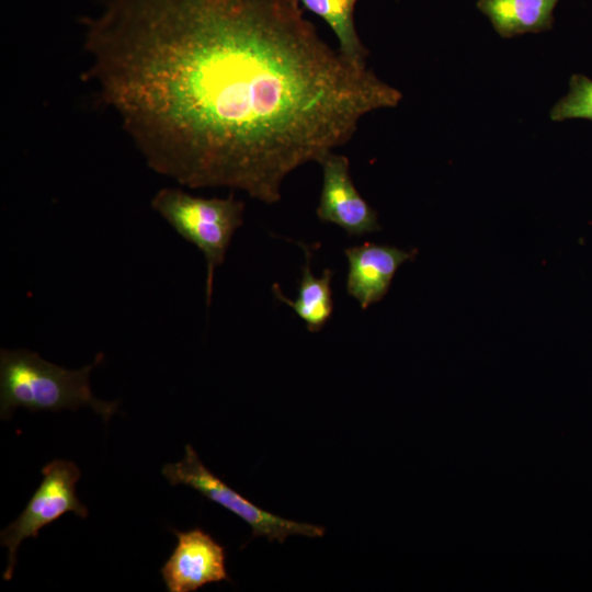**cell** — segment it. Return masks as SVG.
Listing matches in <instances>:
<instances>
[{"mask_svg": "<svg viewBox=\"0 0 592 592\" xmlns=\"http://www.w3.org/2000/svg\"><path fill=\"white\" fill-rule=\"evenodd\" d=\"M42 474L43 480L22 513L0 533V543L9 550L3 572L5 581L13 577L16 551L25 538H36L44 526L67 512L82 519L89 514L88 508L80 502L76 493L81 473L75 463L55 459L43 467Z\"/></svg>", "mask_w": 592, "mask_h": 592, "instance_id": "cell-5", "label": "cell"}, {"mask_svg": "<svg viewBox=\"0 0 592 592\" xmlns=\"http://www.w3.org/2000/svg\"><path fill=\"white\" fill-rule=\"evenodd\" d=\"M332 30L339 52L351 62L367 66L368 50L361 41L354 21L357 0H299Z\"/></svg>", "mask_w": 592, "mask_h": 592, "instance_id": "cell-11", "label": "cell"}, {"mask_svg": "<svg viewBox=\"0 0 592 592\" xmlns=\"http://www.w3.org/2000/svg\"><path fill=\"white\" fill-rule=\"evenodd\" d=\"M151 207L206 261L205 295L210 304L215 270L225 261L236 230L243 224L244 203L228 197H202L180 189L163 187L151 200Z\"/></svg>", "mask_w": 592, "mask_h": 592, "instance_id": "cell-3", "label": "cell"}, {"mask_svg": "<svg viewBox=\"0 0 592 592\" xmlns=\"http://www.w3.org/2000/svg\"><path fill=\"white\" fill-rule=\"evenodd\" d=\"M319 163L322 185L316 210L318 218L339 226L350 237L379 231L382 227L376 210L352 181L349 159L332 151Z\"/></svg>", "mask_w": 592, "mask_h": 592, "instance_id": "cell-6", "label": "cell"}, {"mask_svg": "<svg viewBox=\"0 0 592 592\" xmlns=\"http://www.w3.org/2000/svg\"><path fill=\"white\" fill-rule=\"evenodd\" d=\"M162 475L170 485H185L236 514L251 527L252 538L265 537L282 544L292 535L311 538L325 535L322 526L281 517L239 494L203 464L190 444L185 445L183 459L166 464Z\"/></svg>", "mask_w": 592, "mask_h": 592, "instance_id": "cell-4", "label": "cell"}, {"mask_svg": "<svg viewBox=\"0 0 592 592\" xmlns=\"http://www.w3.org/2000/svg\"><path fill=\"white\" fill-rule=\"evenodd\" d=\"M103 360L79 369H67L42 358L29 350L0 352V415L9 419L16 408L32 412L88 406L106 422L117 411L118 402L95 398L90 387V373Z\"/></svg>", "mask_w": 592, "mask_h": 592, "instance_id": "cell-2", "label": "cell"}, {"mask_svg": "<svg viewBox=\"0 0 592 592\" xmlns=\"http://www.w3.org/2000/svg\"><path fill=\"white\" fill-rule=\"evenodd\" d=\"M84 48L101 99L152 170L265 204L402 99L331 47L299 0H107Z\"/></svg>", "mask_w": 592, "mask_h": 592, "instance_id": "cell-1", "label": "cell"}, {"mask_svg": "<svg viewBox=\"0 0 592 592\" xmlns=\"http://www.w3.org/2000/svg\"><path fill=\"white\" fill-rule=\"evenodd\" d=\"M172 532L178 543L160 569L169 592H193L208 583L230 581L225 547L208 533L198 527Z\"/></svg>", "mask_w": 592, "mask_h": 592, "instance_id": "cell-7", "label": "cell"}, {"mask_svg": "<svg viewBox=\"0 0 592 592\" xmlns=\"http://www.w3.org/2000/svg\"><path fill=\"white\" fill-rule=\"evenodd\" d=\"M559 0H478V9L505 38L550 30Z\"/></svg>", "mask_w": 592, "mask_h": 592, "instance_id": "cell-10", "label": "cell"}, {"mask_svg": "<svg viewBox=\"0 0 592 592\" xmlns=\"http://www.w3.org/2000/svg\"><path fill=\"white\" fill-rule=\"evenodd\" d=\"M550 118L556 122L571 118L592 121V79L572 75L569 91L551 107Z\"/></svg>", "mask_w": 592, "mask_h": 592, "instance_id": "cell-12", "label": "cell"}, {"mask_svg": "<svg viewBox=\"0 0 592 592\" xmlns=\"http://www.w3.org/2000/svg\"><path fill=\"white\" fill-rule=\"evenodd\" d=\"M348 260L346 293L362 309L380 301L388 293L397 270L411 261L418 250L364 242L344 250Z\"/></svg>", "mask_w": 592, "mask_h": 592, "instance_id": "cell-8", "label": "cell"}, {"mask_svg": "<svg viewBox=\"0 0 592 592\" xmlns=\"http://www.w3.org/2000/svg\"><path fill=\"white\" fill-rule=\"evenodd\" d=\"M298 244L304 251L305 265L301 270L297 298L295 300L287 298L278 284H274L272 291L276 299L295 311L310 332H319L331 319L333 312L331 288L333 271L326 269L321 276H315L311 271L312 251L301 242Z\"/></svg>", "mask_w": 592, "mask_h": 592, "instance_id": "cell-9", "label": "cell"}]
</instances>
